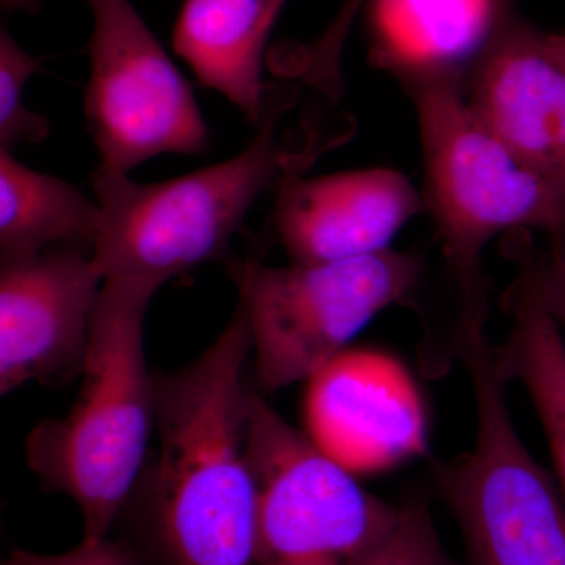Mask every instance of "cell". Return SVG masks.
Segmentation results:
<instances>
[{
  "label": "cell",
  "instance_id": "cell-1",
  "mask_svg": "<svg viewBox=\"0 0 565 565\" xmlns=\"http://www.w3.org/2000/svg\"><path fill=\"white\" fill-rule=\"evenodd\" d=\"M250 352V329L237 310L195 362L154 373L158 446L117 522L141 564L255 563Z\"/></svg>",
  "mask_w": 565,
  "mask_h": 565
},
{
  "label": "cell",
  "instance_id": "cell-2",
  "mask_svg": "<svg viewBox=\"0 0 565 565\" xmlns=\"http://www.w3.org/2000/svg\"><path fill=\"white\" fill-rule=\"evenodd\" d=\"M161 282L111 277L93 311L81 392L65 418L44 419L29 435L28 460L41 484L70 497L85 542L107 537L148 457L156 427L154 374L143 329Z\"/></svg>",
  "mask_w": 565,
  "mask_h": 565
},
{
  "label": "cell",
  "instance_id": "cell-3",
  "mask_svg": "<svg viewBox=\"0 0 565 565\" xmlns=\"http://www.w3.org/2000/svg\"><path fill=\"white\" fill-rule=\"evenodd\" d=\"M292 87H267L250 143L228 161L173 180L141 184L126 173L98 169L93 192L102 226L93 262L104 280L145 278L163 282L199 264L223 258L253 204L310 166L316 141L299 151L285 147L278 128L294 106Z\"/></svg>",
  "mask_w": 565,
  "mask_h": 565
},
{
  "label": "cell",
  "instance_id": "cell-4",
  "mask_svg": "<svg viewBox=\"0 0 565 565\" xmlns=\"http://www.w3.org/2000/svg\"><path fill=\"white\" fill-rule=\"evenodd\" d=\"M427 195L449 266L476 300L479 259L498 234L565 236V185L516 156L482 122L456 73L408 77Z\"/></svg>",
  "mask_w": 565,
  "mask_h": 565
},
{
  "label": "cell",
  "instance_id": "cell-5",
  "mask_svg": "<svg viewBox=\"0 0 565 565\" xmlns=\"http://www.w3.org/2000/svg\"><path fill=\"white\" fill-rule=\"evenodd\" d=\"M459 355L473 384L476 441L434 473L470 565H565L563 492L516 434L484 316H463Z\"/></svg>",
  "mask_w": 565,
  "mask_h": 565
},
{
  "label": "cell",
  "instance_id": "cell-6",
  "mask_svg": "<svg viewBox=\"0 0 565 565\" xmlns=\"http://www.w3.org/2000/svg\"><path fill=\"white\" fill-rule=\"evenodd\" d=\"M247 319L256 379L264 392L310 381L375 316L408 296L422 262L385 250L329 263L264 266L226 259Z\"/></svg>",
  "mask_w": 565,
  "mask_h": 565
},
{
  "label": "cell",
  "instance_id": "cell-7",
  "mask_svg": "<svg viewBox=\"0 0 565 565\" xmlns=\"http://www.w3.org/2000/svg\"><path fill=\"white\" fill-rule=\"evenodd\" d=\"M248 457L256 482L255 564L364 565L403 505L386 503L258 394L248 403Z\"/></svg>",
  "mask_w": 565,
  "mask_h": 565
},
{
  "label": "cell",
  "instance_id": "cell-8",
  "mask_svg": "<svg viewBox=\"0 0 565 565\" xmlns=\"http://www.w3.org/2000/svg\"><path fill=\"white\" fill-rule=\"evenodd\" d=\"M93 14L84 115L99 169L126 173L161 154H203L210 141L191 84L129 0H85Z\"/></svg>",
  "mask_w": 565,
  "mask_h": 565
},
{
  "label": "cell",
  "instance_id": "cell-9",
  "mask_svg": "<svg viewBox=\"0 0 565 565\" xmlns=\"http://www.w3.org/2000/svg\"><path fill=\"white\" fill-rule=\"evenodd\" d=\"M104 277L92 253L55 248L0 259V394L81 377Z\"/></svg>",
  "mask_w": 565,
  "mask_h": 565
},
{
  "label": "cell",
  "instance_id": "cell-10",
  "mask_svg": "<svg viewBox=\"0 0 565 565\" xmlns=\"http://www.w3.org/2000/svg\"><path fill=\"white\" fill-rule=\"evenodd\" d=\"M308 437L353 475L377 473L427 449L414 379L386 353L344 351L308 381Z\"/></svg>",
  "mask_w": 565,
  "mask_h": 565
},
{
  "label": "cell",
  "instance_id": "cell-11",
  "mask_svg": "<svg viewBox=\"0 0 565 565\" xmlns=\"http://www.w3.org/2000/svg\"><path fill=\"white\" fill-rule=\"evenodd\" d=\"M424 207L404 173L384 167L303 178L278 185L275 228L292 263H329L388 250Z\"/></svg>",
  "mask_w": 565,
  "mask_h": 565
},
{
  "label": "cell",
  "instance_id": "cell-12",
  "mask_svg": "<svg viewBox=\"0 0 565 565\" xmlns=\"http://www.w3.org/2000/svg\"><path fill=\"white\" fill-rule=\"evenodd\" d=\"M467 99L516 156L565 185V66L545 32L505 14L476 57Z\"/></svg>",
  "mask_w": 565,
  "mask_h": 565
},
{
  "label": "cell",
  "instance_id": "cell-13",
  "mask_svg": "<svg viewBox=\"0 0 565 565\" xmlns=\"http://www.w3.org/2000/svg\"><path fill=\"white\" fill-rule=\"evenodd\" d=\"M286 0H185L173 29L174 52L206 87L221 93L252 125L269 85L264 51Z\"/></svg>",
  "mask_w": 565,
  "mask_h": 565
},
{
  "label": "cell",
  "instance_id": "cell-14",
  "mask_svg": "<svg viewBox=\"0 0 565 565\" xmlns=\"http://www.w3.org/2000/svg\"><path fill=\"white\" fill-rule=\"evenodd\" d=\"M515 259L520 274L509 300L514 322L494 356L504 381L520 382L530 394L565 500V337L539 292L531 247L520 244Z\"/></svg>",
  "mask_w": 565,
  "mask_h": 565
},
{
  "label": "cell",
  "instance_id": "cell-15",
  "mask_svg": "<svg viewBox=\"0 0 565 565\" xmlns=\"http://www.w3.org/2000/svg\"><path fill=\"white\" fill-rule=\"evenodd\" d=\"M501 20L498 0H374V50L407 77L456 73Z\"/></svg>",
  "mask_w": 565,
  "mask_h": 565
},
{
  "label": "cell",
  "instance_id": "cell-16",
  "mask_svg": "<svg viewBox=\"0 0 565 565\" xmlns=\"http://www.w3.org/2000/svg\"><path fill=\"white\" fill-rule=\"evenodd\" d=\"M102 207L76 185L36 172L0 151V259H20L55 248L92 253Z\"/></svg>",
  "mask_w": 565,
  "mask_h": 565
},
{
  "label": "cell",
  "instance_id": "cell-17",
  "mask_svg": "<svg viewBox=\"0 0 565 565\" xmlns=\"http://www.w3.org/2000/svg\"><path fill=\"white\" fill-rule=\"evenodd\" d=\"M41 70L40 58L33 57L11 33L0 31V151L13 152L24 145L46 140L51 125L46 117L24 104V88L33 74Z\"/></svg>",
  "mask_w": 565,
  "mask_h": 565
},
{
  "label": "cell",
  "instance_id": "cell-18",
  "mask_svg": "<svg viewBox=\"0 0 565 565\" xmlns=\"http://www.w3.org/2000/svg\"><path fill=\"white\" fill-rule=\"evenodd\" d=\"M364 565H459L445 552L429 509L419 501L403 504L399 522Z\"/></svg>",
  "mask_w": 565,
  "mask_h": 565
},
{
  "label": "cell",
  "instance_id": "cell-19",
  "mask_svg": "<svg viewBox=\"0 0 565 565\" xmlns=\"http://www.w3.org/2000/svg\"><path fill=\"white\" fill-rule=\"evenodd\" d=\"M3 565H143L122 541L103 539L98 542L82 541L79 546L63 555H36V553L14 550Z\"/></svg>",
  "mask_w": 565,
  "mask_h": 565
},
{
  "label": "cell",
  "instance_id": "cell-20",
  "mask_svg": "<svg viewBox=\"0 0 565 565\" xmlns=\"http://www.w3.org/2000/svg\"><path fill=\"white\" fill-rule=\"evenodd\" d=\"M539 292L565 337V236L550 237L548 250L531 253Z\"/></svg>",
  "mask_w": 565,
  "mask_h": 565
},
{
  "label": "cell",
  "instance_id": "cell-21",
  "mask_svg": "<svg viewBox=\"0 0 565 565\" xmlns=\"http://www.w3.org/2000/svg\"><path fill=\"white\" fill-rule=\"evenodd\" d=\"M364 2L366 0H345L337 17L330 22L329 28L318 39L305 46L307 57L315 66L323 71L341 68V54H343L345 39H348L349 31H351L356 11L362 9Z\"/></svg>",
  "mask_w": 565,
  "mask_h": 565
},
{
  "label": "cell",
  "instance_id": "cell-22",
  "mask_svg": "<svg viewBox=\"0 0 565 565\" xmlns=\"http://www.w3.org/2000/svg\"><path fill=\"white\" fill-rule=\"evenodd\" d=\"M545 41L553 55L565 66V33H546Z\"/></svg>",
  "mask_w": 565,
  "mask_h": 565
},
{
  "label": "cell",
  "instance_id": "cell-23",
  "mask_svg": "<svg viewBox=\"0 0 565 565\" xmlns=\"http://www.w3.org/2000/svg\"><path fill=\"white\" fill-rule=\"evenodd\" d=\"M3 10L7 11H28V13H36L39 11V0H0Z\"/></svg>",
  "mask_w": 565,
  "mask_h": 565
}]
</instances>
